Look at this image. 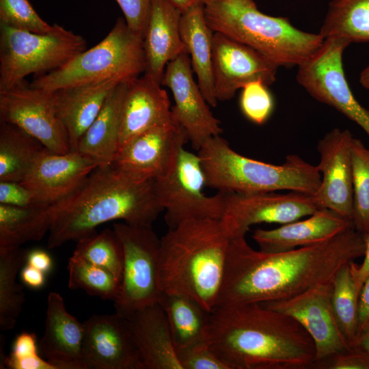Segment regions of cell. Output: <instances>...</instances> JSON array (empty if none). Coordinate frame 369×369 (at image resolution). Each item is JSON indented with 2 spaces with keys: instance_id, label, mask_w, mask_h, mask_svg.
<instances>
[{
  "instance_id": "obj_1",
  "label": "cell",
  "mask_w": 369,
  "mask_h": 369,
  "mask_svg": "<svg viewBox=\"0 0 369 369\" xmlns=\"http://www.w3.org/2000/svg\"><path fill=\"white\" fill-rule=\"evenodd\" d=\"M365 248L353 225L323 242L279 252L255 250L245 236L233 237L215 308L283 300L330 283Z\"/></svg>"
},
{
  "instance_id": "obj_2",
  "label": "cell",
  "mask_w": 369,
  "mask_h": 369,
  "mask_svg": "<svg viewBox=\"0 0 369 369\" xmlns=\"http://www.w3.org/2000/svg\"><path fill=\"white\" fill-rule=\"evenodd\" d=\"M206 341L230 369H307L314 343L292 317L252 303L215 308Z\"/></svg>"
},
{
  "instance_id": "obj_3",
  "label": "cell",
  "mask_w": 369,
  "mask_h": 369,
  "mask_svg": "<svg viewBox=\"0 0 369 369\" xmlns=\"http://www.w3.org/2000/svg\"><path fill=\"white\" fill-rule=\"evenodd\" d=\"M163 211L154 180H137L112 165L98 166L74 192L50 206L47 246L92 236L98 226L113 220L152 226Z\"/></svg>"
},
{
  "instance_id": "obj_4",
  "label": "cell",
  "mask_w": 369,
  "mask_h": 369,
  "mask_svg": "<svg viewBox=\"0 0 369 369\" xmlns=\"http://www.w3.org/2000/svg\"><path fill=\"white\" fill-rule=\"evenodd\" d=\"M230 239L221 218L192 219L168 228L160 241L159 273L163 293L188 297L212 312Z\"/></svg>"
},
{
  "instance_id": "obj_5",
  "label": "cell",
  "mask_w": 369,
  "mask_h": 369,
  "mask_svg": "<svg viewBox=\"0 0 369 369\" xmlns=\"http://www.w3.org/2000/svg\"><path fill=\"white\" fill-rule=\"evenodd\" d=\"M207 24L260 53L277 66H299L320 49L318 33L296 28L288 18L260 12L253 0H209L204 5Z\"/></svg>"
},
{
  "instance_id": "obj_6",
  "label": "cell",
  "mask_w": 369,
  "mask_h": 369,
  "mask_svg": "<svg viewBox=\"0 0 369 369\" xmlns=\"http://www.w3.org/2000/svg\"><path fill=\"white\" fill-rule=\"evenodd\" d=\"M197 152L206 186L218 191L250 194L290 190L314 195L320 184L317 165L295 154L287 156L282 165L260 161L238 153L221 135L208 139Z\"/></svg>"
},
{
  "instance_id": "obj_7",
  "label": "cell",
  "mask_w": 369,
  "mask_h": 369,
  "mask_svg": "<svg viewBox=\"0 0 369 369\" xmlns=\"http://www.w3.org/2000/svg\"><path fill=\"white\" fill-rule=\"evenodd\" d=\"M146 70L143 38L123 18H118L99 43L86 49L63 66L38 75L30 85L54 92L114 79L128 82Z\"/></svg>"
},
{
  "instance_id": "obj_8",
  "label": "cell",
  "mask_w": 369,
  "mask_h": 369,
  "mask_svg": "<svg viewBox=\"0 0 369 369\" xmlns=\"http://www.w3.org/2000/svg\"><path fill=\"white\" fill-rule=\"evenodd\" d=\"M86 49L81 36L57 24L46 33L0 24V92L14 87L29 74L55 70Z\"/></svg>"
},
{
  "instance_id": "obj_9",
  "label": "cell",
  "mask_w": 369,
  "mask_h": 369,
  "mask_svg": "<svg viewBox=\"0 0 369 369\" xmlns=\"http://www.w3.org/2000/svg\"><path fill=\"white\" fill-rule=\"evenodd\" d=\"M124 262L119 295L114 301L115 313L128 318L137 311L159 303L163 295L159 282L161 238L152 226L115 223Z\"/></svg>"
},
{
  "instance_id": "obj_10",
  "label": "cell",
  "mask_w": 369,
  "mask_h": 369,
  "mask_svg": "<svg viewBox=\"0 0 369 369\" xmlns=\"http://www.w3.org/2000/svg\"><path fill=\"white\" fill-rule=\"evenodd\" d=\"M204 186L205 176L198 154L181 147L169 169L154 180L155 195L169 228L192 219L222 218L225 193L207 195L203 192Z\"/></svg>"
},
{
  "instance_id": "obj_11",
  "label": "cell",
  "mask_w": 369,
  "mask_h": 369,
  "mask_svg": "<svg viewBox=\"0 0 369 369\" xmlns=\"http://www.w3.org/2000/svg\"><path fill=\"white\" fill-rule=\"evenodd\" d=\"M348 45L342 39H325L316 53L298 66L297 80L313 98L337 109L369 136V110L355 98L344 71L342 55Z\"/></svg>"
},
{
  "instance_id": "obj_12",
  "label": "cell",
  "mask_w": 369,
  "mask_h": 369,
  "mask_svg": "<svg viewBox=\"0 0 369 369\" xmlns=\"http://www.w3.org/2000/svg\"><path fill=\"white\" fill-rule=\"evenodd\" d=\"M0 122L19 127L52 152L70 151L57 114L53 92L34 87L25 81L0 92Z\"/></svg>"
},
{
  "instance_id": "obj_13",
  "label": "cell",
  "mask_w": 369,
  "mask_h": 369,
  "mask_svg": "<svg viewBox=\"0 0 369 369\" xmlns=\"http://www.w3.org/2000/svg\"><path fill=\"white\" fill-rule=\"evenodd\" d=\"M222 219L231 236H245L256 224H285L321 208L312 195L292 191L260 193H226Z\"/></svg>"
},
{
  "instance_id": "obj_14",
  "label": "cell",
  "mask_w": 369,
  "mask_h": 369,
  "mask_svg": "<svg viewBox=\"0 0 369 369\" xmlns=\"http://www.w3.org/2000/svg\"><path fill=\"white\" fill-rule=\"evenodd\" d=\"M331 282L314 286L292 297L261 303L297 320L312 338L316 361L351 348L336 319L331 302Z\"/></svg>"
},
{
  "instance_id": "obj_15",
  "label": "cell",
  "mask_w": 369,
  "mask_h": 369,
  "mask_svg": "<svg viewBox=\"0 0 369 369\" xmlns=\"http://www.w3.org/2000/svg\"><path fill=\"white\" fill-rule=\"evenodd\" d=\"M161 85L172 92L175 102L172 116L185 131L193 148L198 151L208 139L221 135L220 122L213 115L193 79L187 52L167 64Z\"/></svg>"
},
{
  "instance_id": "obj_16",
  "label": "cell",
  "mask_w": 369,
  "mask_h": 369,
  "mask_svg": "<svg viewBox=\"0 0 369 369\" xmlns=\"http://www.w3.org/2000/svg\"><path fill=\"white\" fill-rule=\"evenodd\" d=\"M188 141L185 131L174 120L131 139L119 148L111 165L133 179L154 180L169 169L178 150Z\"/></svg>"
},
{
  "instance_id": "obj_17",
  "label": "cell",
  "mask_w": 369,
  "mask_h": 369,
  "mask_svg": "<svg viewBox=\"0 0 369 369\" xmlns=\"http://www.w3.org/2000/svg\"><path fill=\"white\" fill-rule=\"evenodd\" d=\"M278 67L255 49L225 34L214 33L213 74L217 101L230 100L238 90L253 81L271 85Z\"/></svg>"
},
{
  "instance_id": "obj_18",
  "label": "cell",
  "mask_w": 369,
  "mask_h": 369,
  "mask_svg": "<svg viewBox=\"0 0 369 369\" xmlns=\"http://www.w3.org/2000/svg\"><path fill=\"white\" fill-rule=\"evenodd\" d=\"M348 129L333 128L318 143L317 167L320 184L314 197L321 208H327L351 220L353 217L351 144Z\"/></svg>"
},
{
  "instance_id": "obj_19",
  "label": "cell",
  "mask_w": 369,
  "mask_h": 369,
  "mask_svg": "<svg viewBox=\"0 0 369 369\" xmlns=\"http://www.w3.org/2000/svg\"><path fill=\"white\" fill-rule=\"evenodd\" d=\"M83 325L86 369H143L126 318L116 313L94 315Z\"/></svg>"
},
{
  "instance_id": "obj_20",
  "label": "cell",
  "mask_w": 369,
  "mask_h": 369,
  "mask_svg": "<svg viewBox=\"0 0 369 369\" xmlns=\"http://www.w3.org/2000/svg\"><path fill=\"white\" fill-rule=\"evenodd\" d=\"M97 167L78 151L56 153L44 148L20 182L42 204L51 206L74 192Z\"/></svg>"
},
{
  "instance_id": "obj_21",
  "label": "cell",
  "mask_w": 369,
  "mask_h": 369,
  "mask_svg": "<svg viewBox=\"0 0 369 369\" xmlns=\"http://www.w3.org/2000/svg\"><path fill=\"white\" fill-rule=\"evenodd\" d=\"M83 323L66 310L62 296L49 294L41 356L57 369H86L83 359Z\"/></svg>"
},
{
  "instance_id": "obj_22",
  "label": "cell",
  "mask_w": 369,
  "mask_h": 369,
  "mask_svg": "<svg viewBox=\"0 0 369 369\" xmlns=\"http://www.w3.org/2000/svg\"><path fill=\"white\" fill-rule=\"evenodd\" d=\"M161 86L144 74L128 82L122 109L119 148L135 136L174 120L168 95Z\"/></svg>"
},
{
  "instance_id": "obj_23",
  "label": "cell",
  "mask_w": 369,
  "mask_h": 369,
  "mask_svg": "<svg viewBox=\"0 0 369 369\" xmlns=\"http://www.w3.org/2000/svg\"><path fill=\"white\" fill-rule=\"evenodd\" d=\"M181 14L167 0L151 1L143 36L146 57L144 74L160 84L167 64L187 52L180 35Z\"/></svg>"
},
{
  "instance_id": "obj_24",
  "label": "cell",
  "mask_w": 369,
  "mask_h": 369,
  "mask_svg": "<svg viewBox=\"0 0 369 369\" xmlns=\"http://www.w3.org/2000/svg\"><path fill=\"white\" fill-rule=\"evenodd\" d=\"M353 226L351 220L327 208H320L303 220H296L275 229H256L252 238L260 250L279 252L314 245L330 239Z\"/></svg>"
},
{
  "instance_id": "obj_25",
  "label": "cell",
  "mask_w": 369,
  "mask_h": 369,
  "mask_svg": "<svg viewBox=\"0 0 369 369\" xmlns=\"http://www.w3.org/2000/svg\"><path fill=\"white\" fill-rule=\"evenodd\" d=\"M127 320L143 369H182L159 303L137 311Z\"/></svg>"
},
{
  "instance_id": "obj_26",
  "label": "cell",
  "mask_w": 369,
  "mask_h": 369,
  "mask_svg": "<svg viewBox=\"0 0 369 369\" xmlns=\"http://www.w3.org/2000/svg\"><path fill=\"white\" fill-rule=\"evenodd\" d=\"M119 83L111 79L53 92L57 114L67 135L70 151H77L83 135Z\"/></svg>"
},
{
  "instance_id": "obj_27",
  "label": "cell",
  "mask_w": 369,
  "mask_h": 369,
  "mask_svg": "<svg viewBox=\"0 0 369 369\" xmlns=\"http://www.w3.org/2000/svg\"><path fill=\"white\" fill-rule=\"evenodd\" d=\"M127 87L128 82H120L115 87L79 142L77 151L93 159L98 166L111 165L118 153Z\"/></svg>"
},
{
  "instance_id": "obj_28",
  "label": "cell",
  "mask_w": 369,
  "mask_h": 369,
  "mask_svg": "<svg viewBox=\"0 0 369 369\" xmlns=\"http://www.w3.org/2000/svg\"><path fill=\"white\" fill-rule=\"evenodd\" d=\"M180 29L198 86L210 107H215L218 101L215 96L213 74L215 32L206 21L204 5H195L182 12Z\"/></svg>"
},
{
  "instance_id": "obj_29",
  "label": "cell",
  "mask_w": 369,
  "mask_h": 369,
  "mask_svg": "<svg viewBox=\"0 0 369 369\" xmlns=\"http://www.w3.org/2000/svg\"><path fill=\"white\" fill-rule=\"evenodd\" d=\"M50 206L18 207L0 204V251L41 240L49 232Z\"/></svg>"
},
{
  "instance_id": "obj_30",
  "label": "cell",
  "mask_w": 369,
  "mask_h": 369,
  "mask_svg": "<svg viewBox=\"0 0 369 369\" xmlns=\"http://www.w3.org/2000/svg\"><path fill=\"white\" fill-rule=\"evenodd\" d=\"M159 303L166 315L176 350L206 340L210 312L179 295L163 293Z\"/></svg>"
},
{
  "instance_id": "obj_31",
  "label": "cell",
  "mask_w": 369,
  "mask_h": 369,
  "mask_svg": "<svg viewBox=\"0 0 369 369\" xmlns=\"http://www.w3.org/2000/svg\"><path fill=\"white\" fill-rule=\"evenodd\" d=\"M44 148L19 127L0 122V181L21 182Z\"/></svg>"
},
{
  "instance_id": "obj_32",
  "label": "cell",
  "mask_w": 369,
  "mask_h": 369,
  "mask_svg": "<svg viewBox=\"0 0 369 369\" xmlns=\"http://www.w3.org/2000/svg\"><path fill=\"white\" fill-rule=\"evenodd\" d=\"M319 33L324 39L369 42V0H333Z\"/></svg>"
},
{
  "instance_id": "obj_33",
  "label": "cell",
  "mask_w": 369,
  "mask_h": 369,
  "mask_svg": "<svg viewBox=\"0 0 369 369\" xmlns=\"http://www.w3.org/2000/svg\"><path fill=\"white\" fill-rule=\"evenodd\" d=\"M28 251L20 247L0 251V329L15 326L25 303L22 285L16 275L27 262Z\"/></svg>"
},
{
  "instance_id": "obj_34",
  "label": "cell",
  "mask_w": 369,
  "mask_h": 369,
  "mask_svg": "<svg viewBox=\"0 0 369 369\" xmlns=\"http://www.w3.org/2000/svg\"><path fill=\"white\" fill-rule=\"evenodd\" d=\"M350 264L336 273L331 282V302L338 326L351 348L357 334L359 291Z\"/></svg>"
},
{
  "instance_id": "obj_35",
  "label": "cell",
  "mask_w": 369,
  "mask_h": 369,
  "mask_svg": "<svg viewBox=\"0 0 369 369\" xmlns=\"http://www.w3.org/2000/svg\"><path fill=\"white\" fill-rule=\"evenodd\" d=\"M72 255L106 269L121 282L124 251L113 229L79 240Z\"/></svg>"
},
{
  "instance_id": "obj_36",
  "label": "cell",
  "mask_w": 369,
  "mask_h": 369,
  "mask_svg": "<svg viewBox=\"0 0 369 369\" xmlns=\"http://www.w3.org/2000/svg\"><path fill=\"white\" fill-rule=\"evenodd\" d=\"M68 270L70 289H82L105 300H116L120 282L106 269L72 255L68 260Z\"/></svg>"
},
{
  "instance_id": "obj_37",
  "label": "cell",
  "mask_w": 369,
  "mask_h": 369,
  "mask_svg": "<svg viewBox=\"0 0 369 369\" xmlns=\"http://www.w3.org/2000/svg\"><path fill=\"white\" fill-rule=\"evenodd\" d=\"M353 178L352 223L365 237L369 234V149L353 137L351 144Z\"/></svg>"
},
{
  "instance_id": "obj_38",
  "label": "cell",
  "mask_w": 369,
  "mask_h": 369,
  "mask_svg": "<svg viewBox=\"0 0 369 369\" xmlns=\"http://www.w3.org/2000/svg\"><path fill=\"white\" fill-rule=\"evenodd\" d=\"M0 24L37 33H46L53 28L28 0H0Z\"/></svg>"
},
{
  "instance_id": "obj_39",
  "label": "cell",
  "mask_w": 369,
  "mask_h": 369,
  "mask_svg": "<svg viewBox=\"0 0 369 369\" xmlns=\"http://www.w3.org/2000/svg\"><path fill=\"white\" fill-rule=\"evenodd\" d=\"M239 106L247 119L260 125L272 114L274 100L268 85L261 80H256L241 88Z\"/></svg>"
},
{
  "instance_id": "obj_40",
  "label": "cell",
  "mask_w": 369,
  "mask_h": 369,
  "mask_svg": "<svg viewBox=\"0 0 369 369\" xmlns=\"http://www.w3.org/2000/svg\"><path fill=\"white\" fill-rule=\"evenodd\" d=\"M182 369H230L210 348L206 340L176 350Z\"/></svg>"
},
{
  "instance_id": "obj_41",
  "label": "cell",
  "mask_w": 369,
  "mask_h": 369,
  "mask_svg": "<svg viewBox=\"0 0 369 369\" xmlns=\"http://www.w3.org/2000/svg\"><path fill=\"white\" fill-rule=\"evenodd\" d=\"M312 368L320 369H369V353L351 348L314 364Z\"/></svg>"
},
{
  "instance_id": "obj_42",
  "label": "cell",
  "mask_w": 369,
  "mask_h": 369,
  "mask_svg": "<svg viewBox=\"0 0 369 369\" xmlns=\"http://www.w3.org/2000/svg\"><path fill=\"white\" fill-rule=\"evenodd\" d=\"M0 204L18 207L43 205L30 189L14 181H0Z\"/></svg>"
},
{
  "instance_id": "obj_43",
  "label": "cell",
  "mask_w": 369,
  "mask_h": 369,
  "mask_svg": "<svg viewBox=\"0 0 369 369\" xmlns=\"http://www.w3.org/2000/svg\"><path fill=\"white\" fill-rule=\"evenodd\" d=\"M128 26L143 38L152 0H115Z\"/></svg>"
},
{
  "instance_id": "obj_44",
  "label": "cell",
  "mask_w": 369,
  "mask_h": 369,
  "mask_svg": "<svg viewBox=\"0 0 369 369\" xmlns=\"http://www.w3.org/2000/svg\"><path fill=\"white\" fill-rule=\"evenodd\" d=\"M36 355H38L36 335L25 331L17 336L12 351L7 357L12 359H22Z\"/></svg>"
},
{
  "instance_id": "obj_45",
  "label": "cell",
  "mask_w": 369,
  "mask_h": 369,
  "mask_svg": "<svg viewBox=\"0 0 369 369\" xmlns=\"http://www.w3.org/2000/svg\"><path fill=\"white\" fill-rule=\"evenodd\" d=\"M3 366L10 369H57L56 367L38 355L22 359L5 357Z\"/></svg>"
},
{
  "instance_id": "obj_46",
  "label": "cell",
  "mask_w": 369,
  "mask_h": 369,
  "mask_svg": "<svg viewBox=\"0 0 369 369\" xmlns=\"http://www.w3.org/2000/svg\"><path fill=\"white\" fill-rule=\"evenodd\" d=\"M365 254L362 263L360 265L355 264V262L350 264L355 285L359 292L364 282L369 275V234L365 238Z\"/></svg>"
},
{
  "instance_id": "obj_47",
  "label": "cell",
  "mask_w": 369,
  "mask_h": 369,
  "mask_svg": "<svg viewBox=\"0 0 369 369\" xmlns=\"http://www.w3.org/2000/svg\"><path fill=\"white\" fill-rule=\"evenodd\" d=\"M369 321V275L364 282L359 295L358 332Z\"/></svg>"
},
{
  "instance_id": "obj_48",
  "label": "cell",
  "mask_w": 369,
  "mask_h": 369,
  "mask_svg": "<svg viewBox=\"0 0 369 369\" xmlns=\"http://www.w3.org/2000/svg\"><path fill=\"white\" fill-rule=\"evenodd\" d=\"M27 264L42 271L48 272L52 266V259L49 254L42 249H34L28 252L27 257Z\"/></svg>"
},
{
  "instance_id": "obj_49",
  "label": "cell",
  "mask_w": 369,
  "mask_h": 369,
  "mask_svg": "<svg viewBox=\"0 0 369 369\" xmlns=\"http://www.w3.org/2000/svg\"><path fill=\"white\" fill-rule=\"evenodd\" d=\"M20 277L25 285L33 288H40L44 283V273L29 264L23 267Z\"/></svg>"
},
{
  "instance_id": "obj_50",
  "label": "cell",
  "mask_w": 369,
  "mask_h": 369,
  "mask_svg": "<svg viewBox=\"0 0 369 369\" xmlns=\"http://www.w3.org/2000/svg\"><path fill=\"white\" fill-rule=\"evenodd\" d=\"M351 348L361 349L369 353V321L358 332Z\"/></svg>"
},
{
  "instance_id": "obj_51",
  "label": "cell",
  "mask_w": 369,
  "mask_h": 369,
  "mask_svg": "<svg viewBox=\"0 0 369 369\" xmlns=\"http://www.w3.org/2000/svg\"><path fill=\"white\" fill-rule=\"evenodd\" d=\"M173 6L180 10L181 12L189 9L191 7L204 5L207 3L209 0H167Z\"/></svg>"
},
{
  "instance_id": "obj_52",
  "label": "cell",
  "mask_w": 369,
  "mask_h": 369,
  "mask_svg": "<svg viewBox=\"0 0 369 369\" xmlns=\"http://www.w3.org/2000/svg\"><path fill=\"white\" fill-rule=\"evenodd\" d=\"M359 82L364 87L369 90V66L361 72Z\"/></svg>"
}]
</instances>
